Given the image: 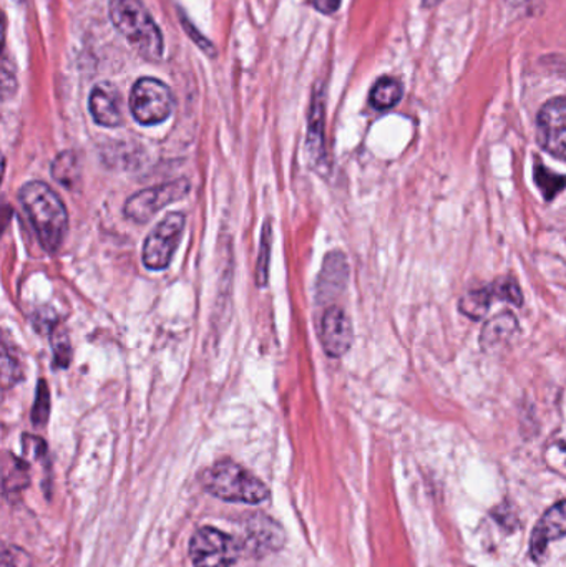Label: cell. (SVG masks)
I'll list each match as a JSON object with an SVG mask.
<instances>
[{"mask_svg":"<svg viewBox=\"0 0 566 567\" xmlns=\"http://www.w3.org/2000/svg\"><path fill=\"white\" fill-rule=\"evenodd\" d=\"M22 206L48 252H57L64 244L69 214L61 196L44 181H31L19 192Z\"/></svg>","mask_w":566,"mask_h":567,"instance_id":"cell-1","label":"cell"},{"mask_svg":"<svg viewBox=\"0 0 566 567\" xmlns=\"http://www.w3.org/2000/svg\"><path fill=\"white\" fill-rule=\"evenodd\" d=\"M108 10L115 29L144 59L151 62L161 60L165 50L164 35L140 0H112Z\"/></svg>","mask_w":566,"mask_h":567,"instance_id":"cell-2","label":"cell"},{"mask_svg":"<svg viewBox=\"0 0 566 567\" xmlns=\"http://www.w3.org/2000/svg\"><path fill=\"white\" fill-rule=\"evenodd\" d=\"M201 481L208 493L228 503L260 504L270 497L266 484L233 461H220L208 468Z\"/></svg>","mask_w":566,"mask_h":567,"instance_id":"cell-3","label":"cell"},{"mask_svg":"<svg viewBox=\"0 0 566 567\" xmlns=\"http://www.w3.org/2000/svg\"><path fill=\"white\" fill-rule=\"evenodd\" d=\"M240 556V540L217 527H201L191 537L190 557L195 567H231Z\"/></svg>","mask_w":566,"mask_h":567,"instance_id":"cell-4","label":"cell"},{"mask_svg":"<svg viewBox=\"0 0 566 567\" xmlns=\"http://www.w3.org/2000/svg\"><path fill=\"white\" fill-rule=\"evenodd\" d=\"M174 95L164 82L157 78H140L132 88L130 109L140 125L164 123L174 112Z\"/></svg>","mask_w":566,"mask_h":567,"instance_id":"cell-5","label":"cell"},{"mask_svg":"<svg viewBox=\"0 0 566 567\" xmlns=\"http://www.w3.org/2000/svg\"><path fill=\"white\" fill-rule=\"evenodd\" d=\"M185 216L181 212L168 214L145 239L144 264L151 271H164L171 264L175 251L184 238Z\"/></svg>","mask_w":566,"mask_h":567,"instance_id":"cell-6","label":"cell"},{"mask_svg":"<svg viewBox=\"0 0 566 567\" xmlns=\"http://www.w3.org/2000/svg\"><path fill=\"white\" fill-rule=\"evenodd\" d=\"M190 191V181L185 178L144 189L125 202V214L135 222H147L170 202L185 198Z\"/></svg>","mask_w":566,"mask_h":567,"instance_id":"cell-7","label":"cell"},{"mask_svg":"<svg viewBox=\"0 0 566 567\" xmlns=\"http://www.w3.org/2000/svg\"><path fill=\"white\" fill-rule=\"evenodd\" d=\"M539 146L558 159H566V96H556L542 106L536 119Z\"/></svg>","mask_w":566,"mask_h":567,"instance_id":"cell-8","label":"cell"},{"mask_svg":"<svg viewBox=\"0 0 566 567\" xmlns=\"http://www.w3.org/2000/svg\"><path fill=\"white\" fill-rule=\"evenodd\" d=\"M321 344L329 357L339 358L347 354L354 340L353 324L343 308L333 305L324 312L321 321Z\"/></svg>","mask_w":566,"mask_h":567,"instance_id":"cell-9","label":"cell"},{"mask_svg":"<svg viewBox=\"0 0 566 567\" xmlns=\"http://www.w3.org/2000/svg\"><path fill=\"white\" fill-rule=\"evenodd\" d=\"M88 108L95 123L107 128H115L120 125L122 118V96L118 90L112 83L102 82L92 90L88 98Z\"/></svg>","mask_w":566,"mask_h":567,"instance_id":"cell-10","label":"cell"},{"mask_svg":"<svg viewBox=\"0 0 566 567\" xmlns=\"http://www.w3.org/2000/svg\"><path fill=\"white\" fill-rule=\"evenodd\" d=\"M566 536V501H559L549 507L535 526L532 534V556L538 559L552 540Z\"/></svg>","mask_w":566,"mask_h":567,"instance_id":"cell-11","label":"cell"},{"mask_svg":"<svg viewBox=\"0 0 566 567\" xmlns=\"http://www.w3.org/2000/svg\"><path fill=\"white\" fill-rule=\"evenodd\" d=\"M248 543L254 547L256 553H271L283 547L284 533L280 524L271 517L256 514L251 517L248 526Z\"/></svg>","mask_w":566,"mask_h":567,"instance_id":"cell-12","label":"cell"},{"mask_svg":"<svg viewBox=\"0 0 566 567\" xmlns=\"http://www.w3.org/2000/svg\"><path fill=\"white\" fill-rule=\"evenodd\" d=\"M516 330H518V321L515 315L512 312H502L483 325L480 345L483 350L502 347L516 334Z\"/></svg>","mask_w":566,"mask_h":567,"instance_id":"cell-13","label":"cell"},{"mask_svg":"<svg viewBox=\"0 0 566 567\" xmlns=\"http://www.w3.org/2000/svg\"><path fill=\"white\" fill-rule=\"evenodd\" d=\"M307 151L314 162H323L324 158V102L323 95L314 96L310 115V133H307Z\"/></svg>","mask_w":566,"mask_h":567,"instance_id":"cell-14","label":"cell"},{"mask_svg":"<svg viewBox=\"0 0 566 567\" xmlns=\"http://www.w3.org/2000/svg\"><path fill=\"white\" fill-rule=\"evenodd\" d=\"M493 301H495V295H493L492 285L473 288L460 298L459 308L463 315L472 318V321H480V318L485 317Z\"/></svg>","mask_w":566,"mask_h":567,"instance_id":"cell-15","label":"cell"},{"mask_svg":"<svg viewBox=\"0 0 566 567\" xmlns=\"http://www.w3.org/2000/svg\"><path fill=\"white\" fill-rule=\"evenodd\" d=\"M402 85L396 78L384 76L374 85L370 92V105L377 109H389L402 98Z\"/></svg>","mask_w":566,"mask_h":567,"instance_id":"cell-16","label":"cell"},{"mask_svg":"<svg viewBox=\"0 0 566 567\" xmlns=\"http://www.w3.org/2000/svg\"><path fill=\"white\" fill-rule=\"evenodd\" d=\"M29 484V466L24 461L12 454H6L4 461V490L21 491Z\"/></svg>","mask_w":566,"mask_h":567,"instance_id":"cell-17","label":"cell"},{"mask_svg":"<svg viewBox=\"0 0 566 567\" xmlns=\"http://www.w3.org/2000/svg\"><path fill=\"white\" fill-rule=\"evenodd\" d=\"M533 175H535L536 186H538L539 191L545 196L546 201H552L558 192L565 189L566 176L549 171L548 168L543 166L542 161H536Z\"/></svg>","mask_w":566,"mask_h":567,"instance_id":"cell-18","label":"cell"},{"mask_svg":"<svg viewBox=\"0 0 566 567\" xmlns=\"http://www.w3.org/2000/svg\"><path fill=\"white\" fill-rule=\"evenodd\" d=\"M52 175L65 188H72L78 181L77 156L72 151H64L52 162Z\"/></svg>","mask_w":566,"mask_h":567,"instance_id":"cell-19","label":"cell"},{"mask_svg":"<svg viewBox=\"0 0 566 567\" xmlns=\"http://www.w3.org/2000/svg\"><path fill=\"white\" fill-rule=\"evenodd\" d=\"M271 242H273V232H271V222L264 224L263 238H261L260 261H258V285L263 287L268 282V269H270Z\"/></svg>","mask_w":566,"mask_h":567,"instance_id":"cell-20","label":"cell"},{"mask_svg":"<svg viewBox=\"0 0 566 567\" xmlns=\"http://www.w3.org/2000/svg\"><path fill=\"white\" fill-rule=\"evenodd\" d=\"M492 291L499 301L510 302V304L518 305V307L523 304L522 291L513 279H500L495 284H492Z\"/></svg>","mask_w":566,"mask_h":567,"instance_id":"cell-21","label":"cell"},{"mask_svg":"<svg viewBox=\"0 0 566 567\" xmlns=\"http://www.w3.org/2000/svg\"><path fill=\"white\" fill-rule=\"evenodd\" d=\"M51 414V393H49L48 384L44 380L39 381L38 398H35L34 410H32V420L35 424H44Z\"/></svg>","mask_w":566,"mask_h":567,"instance_id":"cell-22","label":"cell"},{"mask_svg":"<svg viewBox=\"0 0 566 567\" xmlns=\"http://www.w3.org/2000/svg\"><path fill=\"white\" fill-rule=\"evenodd\" d=\"M0 567H34L28 550L18 546H6L0 557Z\"/></svg>","mask_w":566,"mask_h":567,"instance_id":"cell-23","label":"cell"},{"mask_svg":"<svg viewBox=\"0 0 566 567\" xmlns=\"http://www.w3.org/2000/svg\"><path fill=\"white\" fill-rule=\"evenodd\" d=\"M55 361L61 367H69V361H71V345H69L67 338L62 340V344L55 345Z\"/></svg>","mask_w":566,"mask_h":567,"instance_id":"cell-24","label":"cell"},{"mask_svg":"<svg viewBox=\"0 0 566 567\" xmlns=\"http://www.w3.org/2000/svg\"><path fill=\"white\" fill-rule=\"evenodd\" d=\"M313 6L316 7L319 12L334 13L339 9L340 0H313Z\"/></svg>","mask_w":566,"mask_h":567,"instance_id":"cell-25","label":"cell"}]
</instances>
